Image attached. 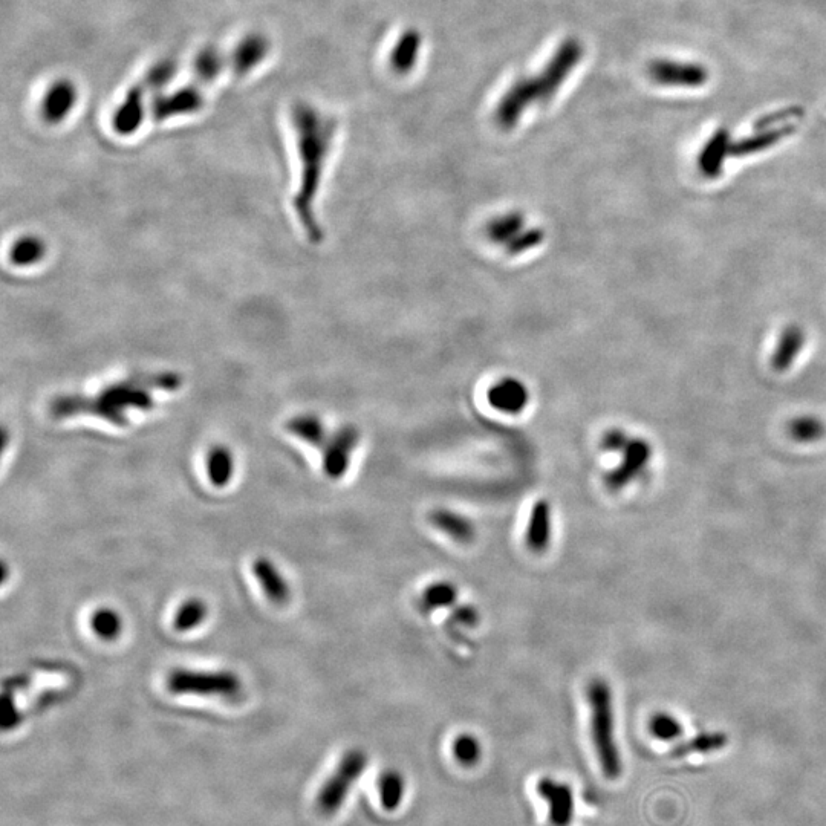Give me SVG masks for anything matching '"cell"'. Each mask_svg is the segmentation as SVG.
Returning <instances> with one entry per match:
<instances>
[{
	"label": "cell",
	"mask_w": 826,
	"mask_h": 826,
	"mask_svg": "<svg viewBox=\"0 0 826 826\" xmlns=\"http://www.w3.org/2000/svg\"><path fill=\"white\" fill-rule=\"evenodd\" d=\"M458 596V588L453 583L440 580L424 589L421 603L427 612H433L438 609L452 608L458 602Z\"/></svg>",
	"instance_id": "83f0119b"
},
{
	"label": "cell",
	"mask_w": 826,
	"mask_h": 826,
	"mask_svg": "<svg viewBox=\"0 0 826 826\" xmlns=\"http://www.w3.org/2000/svg\"><path fill=\"white\" fill-rule=\"evenodd\" d=\"M421 48H423V36L420 31L409 28L401 33L389 53V66L392 71L398 75H407L412 72L420 60Z\"/></svg>",
	"instance_id": "2e32d148"
},
{
	"label": "cell",
	"mask_w": 826,
	"mask_h": 826,
	"mask_svg": "<svg viewBox=\"0 0 826 826\" xmlns=\"http://www.w3.org/2000/svg\"><path fill=\"white\" fill-rule=\"evenodd\" d=\"M453 755L456 761L464 767H473L478 764L482 756L481 742L470 733L459 735L453 742Z\"/></svg>",
	"instance_id": "d6a6232c"
},
{
	"label": "cell",
	"mask_w": 826,
	"mask_h": 826,
	"mask_svg": "<svg viewBox=\"0 0 826 826\" xmlns=\"http://www.w3.org/2000/svg\"><path fill=\"white\" fill-rule=\"evenodd\" d=\"M652 459V446L643 438H631L622 452V461L606 473L605 485L609 492H622L623 488L640 478Z\"/></svg>",
	"instance_id": "ba28073f"
},
{
	"label": "cell",
	"mask_w": 826,
	"mask_h": 826,
	"mask_svg": "<svg viewBox=\"0 0 826 826\" xmlns=\"http://www.w3.org/2000/svg\"><path fill=\"white\" fill-rule=\"evenodd\" d=\"M225 59L216 48L202 49L193 63V74L199 83H212L221 75Z\"/></svg>",
	"instance_id": "f1b7e54d"
},
{
	"label": "cell",
	"mask_w": 826,
	"mask_h": 826,
	"mask_svg": "<svg viewBox=\"0 0 826 826\" xmlns=\"http://www.w3.org/2000/svg\"><path fill=\"white\" fill-rule=\"evenodd\" d=\"M826 427L822 420L813 415H802L788 424V433L796 443L811 444L822 440Z\"/></svg>",
	"instance_id": "f546056e"
},
{
	"label": "cell",
	"mask_w": 826,
	"mask_h": 826,
	"mask_svg": "<svg viewBox=\"0 0 826 826\" xmlns=\"http://www.w3.org/2000/svg\"><path fill=\"white\" fill-rule=\"evenodd\" d=\"M586 700L591 709V733L603 774L608 779L620 778L622 758L615 741L614 696L608 681L594 678L586 687Z\"/></svg>",
	"instance_id": "277c9868"
},
{
	"label": "cell",
	"mask_w": 826,
	"mask_h": 826,
	"mask_svg": "<svg viewBox=\"0 0 826 826\" xmlns=\"http://www.w3.org/2000/svg\"><path fill=\"white\" fill-rule=\"evenodd\" d=\"M91 628L101 640H115L123 631V623L117 611L111 608H100L92 614Z\"/></svg>",
	"instance_id": "1f68e13d"
},
{
	"label": "cell",
	"mask_w": 826,
	"mask_h": 826,
	"mask_svg": "<svg viewBox=\"0 0 826 826\" xmlns=\"http://www.w3.org/2000/svg\"><path fill=\"white\" fill-rule=\"evenodd\" d=\"M456 622L464 626H475L479 622V614L470 606H461L455 611Z\"/></svg>",
	"instance_id": "8d00e7d4"
},
{
	"label": "cell",
	"mask_w": 826,
	"mask_h": 826,
	"mask_svg": "<svg viewBox=\"0 0 826 826\" xmlns=\"http://www.w3.org/2000/svg\"><path fill=\"white\" fill-rule=\"evenodd\" d=\"M761 134L752 135L739 143H733L732 157L741 158L755 153L765 152L770 147L781 143L788 135L793 134V126L779 127V129H761Z\"/></svg>",
	"instance_id": "44dd1931"
},
{
	"label": "cell",
	"mask_w": 826,
	"mask_h": 826,
	"mask_svg": "<svg viewBox=\"0 0 826 826\" xmlns=\"http://www.w3.org/2000/svg\"><path fill=\"white\" fill-rule=\"evenodd\" d=\"M79 100V92L74 83L69 80H57L49 86L48 91L43 95L42 117L46 123L60 124L74 111Z\"/></svg>",
	"instance_id": "7c38bea8"
},
{
	"label": "cell",
	"mask_w": 826,
	"mask_h": 826,
	"mask_svg": "<svg viewBox=\"0 0 826 826\" xmlns=\"http://www.w3.org/2000/svg\"><path fill=\"white\" fill-rule=\"evenodd\" d=\"M629 441H631V438H629L628 433L620 429H611L603 435L602 447L606 452L622 453L625 447L628 446Z\"/></svg>",
	"instance_id": "d590c367"
},
{
	"label": "cell",
	"mask_w": 826,
	"mask_h": 826,
	"mask_svg": "<svg viewBox=\"0 0 826 826\" xmlns=\"http://www.w3.org/2000/svg\"><path fill=\"white\" fill-rule=\"evenodd\" d=\"M207 605L201 599H190L179 606L173 618V628L178 632L192 631L207 618Z\"/></svg>",
	"instance_id": "4dcf8cb0"
},
{
	"label": "cell",
	"mask_w": 826,
	"mask_h": 826,
	"mask_svg": "<svg viewBox=\"0 0 826 826\" xmlns=\"http://www.w3.org/2000/svg\"><path fill=\"white\" fill-rule=\"evenodd\" d=\"M45 241L39 236H22L10 248V262L16 267H33L46 256Z\"/></svg>",
	"instance_id": "484cf974"
},
{
	"label": "cell",
	"mask_w": 826,
	"mask_h": 826,
	"mask_svg": "<svg viewBox=\"0 0 826 826\" xmlns=\"http://www.w3.org/2000/svg\"><path fill=\"white\" fill-rule=\"evenodd\" d=\"M183 375L178 372H140L129 375L103 387L94 395H59L49 404L54 418L94 415L117 427L129 424V413L149 412L157 406L155 392L178 391L183 386Z\"/></svg>",
	"instance_id": "6da1fadb"
},
{
	"label": "cell",
	"mask_w": 826,
	"mask_h": 826,
	"mask_svg": "<svg viewBox=\"0 0 826 826\" xmlns=\"http://www.w3.org/2000/svg\"><path fill=\"white\" fill-rule=\"evenodd\" d=\"M585 57V45L579 37H566L554 49L553 56L539 71L522 75L501 95L495 108V123L504 131L518 126L525 112L545 106L556 98Z\"/></svg>",
	"instance_id": "3957f363"
},
{
	"label": "cell",
	"mask_w": 826,
	"mask_h": 826,
	"mask_svg": "<svg viewBox=\"0 0 826 826\" xmlns=\"http://www.w3.org/2000/svg\"><path fill=\"white\" fill-rule=\"evenodd\" d=\"M205 466H207L210 482L215 487H225L230 484L231 478L235 475V458L224 446H215L210 449L205 459Z\"/></svg>",
	"instance_id": "d4e9b609"
},
{
	"label": "cell",
	"mask_w": 826,
	"mask_h": 826,
	"mask_svg": "<svg viewBox=\"0 0 826 826\" xmlns=\"http://www.w3.org/2000/svg\"><path fill=\"white\" fill-rule=\"evenodd\" d=\"M537 793L548 804L550 822L554 826H570L574 819L573 788L556 779L542 778L537 782Z\"/></svg>",
	"instance_id": "8fae6325"
},
{
	"label": "cell",
	"mask_w": 826,
	"mask_h": 826,
	"mask_svg": "<svg viewBox=\"0 0 826 826\" xmlns=\"http://www.w3.org/2000/svg\"><path fill=\"white\" fill-rule=\"evenodd\" d=\"M649 730H651L654 738L664 742L675 741L683 735V726H681L680 721L675 716L664 712L655 713L652 716L651 722H649Z\"/></svg>",
	"instance_id": "836d02e7"
},
{
	"label": "cell",
	"mask_w": 826,
	"mask_h": 826,
	"mask_svg": "<svg viewBox=\"0 0 826 826\" xmlns=\"http://www.w3.org/2000/svg\"><path fill=\"white\" fill-rule=\"evenodd\" d=\"M805 346V332L799 325H788L782 329L778 343L771 357V366L776 372L790 371Z\"/></svg>",
	"instance_id": "ffe728a7"
},
{
	"label": "cell",
	"mask_w": 826,
	"mask_h": 826,
	"mask_svg": "<svg viewBox=\"0 0 826 826\" xmlns=\"http://www.w3.org/2000/svg\"><path fill=\"white\" fill-rule=\"evenodd\" d=\"M360 433L355 427H340L323 447V470L331 479H340L348 472L352 452L357 449Z\"/></svg>",
	"instance_id": "9c48e42d"
},
{
	"label": "cell",
	"mask_w": 826,
	"mask_h": 826,
	"mask_svg": "<svg viewBox=\"0 0 826 826\" xmlns=\"http://www.w3.org/2000/svg\"><path fill=\"white\" fill-rule=\"evenodd\" d=\"M490 404L504 413L522 412L528 403V394L518 381H505L490 392Z\"/></svg>",
	"instance_id": "603a6c76"
},
{
	"label": "cell",
	"mask_w": 826,
	"mask_h": 826,
	"mask_svg": "<svg viewBox=\"0 0 826 826\" xmlns=\"http://www.w3.org/2000/svg\"><path fill=\"white\" fill-rule=\"evenodd\" d=\"M378 793L384 810L395 811L406 793V781L397 770H386L378 779Z\"/></svg>",
	"instance_id": "4316f807"
},
{
	"label": "cell",
	"mask_w": 826,
	"mask_h": 826,
	"mask_svg": "<svg viewBox=\"0 0 826 826\" xmlns=\"http://www.w3.org/2000/svg\"><path fill=\"white\" fill-rule=\"evenodd\" d=\"M204 108V95L195 85L178 89L170 94L158 95L150 105V114L155 121L192 115Z\"/></svg>",
	"instance_id": "30bf717a"
},
{
	"label": "cell",
	"mask_w": 826,
	"mask_h": 826,
	"mask_svg": "<svg viewBox=\"0 0 826 826\" xmlns=\"http://www.w3.org/2000/svg\"><path fill=\"white\" fill-rule=\"evenodd\" d=\"M729 744V736L722 732H707L693 736L689 741L681 742L672 750V756L680 759L689 755H707L722 750Z\"/></svg>",
	"instance_id": "cb8c5ba5"
},
{
	"label": "cell",
	"mask_w": 826,
	"mask_h": 826,
	"mask_svg": "<svg viewBox=\"0 0 826 826\" xmlns=\"http://www.w3.org/2000/svg\"><path fill=\"white\" fill-rule=\"evenodd\" d=\"M287 430L303 443L323 449L328 441L325 424L316 415H297L287 423Z\"/></svg>",
	"instance_id": "7402d4cb"
},
{
	"label": "cell",
	"mask_w": 826,
	"mask_h": 826,
	"mask_svg": "<svg viewBox=\"0 0 826 826\" xmlns=\"http://www.w3.org/2000/svg\"><path fill=\"white\" fill-rule=\"evenodd\" d=\"M430 522L436 530L449 536L458 544H472L476 537L475 525L467 516L449 508H436L430 513Z\"/></svg>",
	"instance_id": "d6986e66"
},
{
	"label": "cell",
	"mask_w": 826,
	"mask_h": 826,
	"mask_svg": "<svg viewBox=\"0 0 826 826\" xmlns=\"http://www.w3.org/2000/svg\"><path fill=\"white\" fill-rule=\"evenodd\" d=\"M652 82L664 88L700 89L709 82V69L698 62L655 59L648 66Z\"/></svg>",
	"instance_id": "52a82bcc"
},
{
	"label": "cell",
	"mask_w": 826,
	"mask_h": 826,
	"mask_svg": "<svg viewBox=\"0 0 826 826\" xmlns=\"http://www.w3.org/2000/svg\"><path fill=\"white\" fill-rule=\"evenodd\" d=\"M175 74V63L170 62V60H164V62L157 63V65L153 66V68L147 72V75L144 77L141 85H143L146 89L158 91V89L164 88L170 80H173Z\"/></svg>",
	"instance_id": "e575fe53"
},
{
	"label": "cell",
	"mask_w": 826,
	"mask_h": 826,
	"mask_svg": "<svg viewBox=\"0 0 826 826\" xmlns=\"http://www.w3.org/2000/svg\"><path fill=\"white\" fill-rule=\"evenodd\" d=\"M293 126L297 134L300 158V186L294 198L297 218L311 242H320L323 231L314 212L326 161L331 153L337 123L308 103L293 109Z\"/></svg>",
	"instance_id": "7a4b0ae2"
},
{
	"label": "cell",
	"mask_w": 826,
	"mask_h": 826,
	"mask_svg": "<svg viewBox=\"0 0 826 826\" xmlns=\"http://www.w3.org/2000/svg\"><path fill=\"white\" fill-rule=\"evenodd\" d=\"M553 537V508L547 499H539L531 508L525 531V545L534 554H542L548 550Z\"/></svg>",
	"instance_id": "5bb4252c"
},
{
	"label": "cell",
	"mask_w": 826,
	"mask_h": 826,
	"mask_svg": "<svg viewBox=\"0 0 826 826\" xmlns=\"http://www.w3.org/2000/svg\"><path fill=\"white\" fill-rule=\"evenodd\" d=\"M253 574L270 602L279 606L287 605L291 597L290 585L270 559L259 557L254 560Z\"/></svg>",
	"instance_id": "ac0fdd59"
},
{
	"label": "cell",
	"mask_w": 826,
	"mask_h": 826,
	"mask_svg": "<svg viewBox=\"0 0 826 826\" xmlns=\"http://www.w3.org/2000/svg\"><path fill=\"white\" fill-rule=\"evenodd\" d=\"M270 53V42L262 34H250L244 37L231 54L230 65L236 75H247L256 66L264 62Z\"/></svg>",
	"instance_id": "e0dca14e"
},
{
	"label": "cell",
	"mask_w": 826,
	"mask_h": 826,
	"mask_svg": "<svg viewBox=\"0 0 826 826\" xmlns=\"http://www.w3.org/2000/svg\"><path fill=\"white\" fill-rule=\"evenodd\" d=\"M167 690L173 695L224 696L236 698L242 684L233 672H204V670L173 669L166 680Z\"/></svg>",
	"instance_id": "8992f818"
},
{
	"label": "cell",
	"mask_w": 826,
	"mask_h": 826,
	"mask_svg": "<svg viewBox=\"0 0 826 826\" xmlns=\"http://www.w3.org/2000/svg\"><path fill=\"white\" fill-rule=\"evenodd\" d=\"M732 135L721 127L704 144L698 155V170L707 179H716L724 172L727 158L732 157Z\"/></svg>",
	"instance_id": "4fadbf2b"
},
{
	"label": "cell",
	"mask_w": 826,
	"mask_h": 826,
	"mask_svg": "<svg viewBox=\"0 0 826 826\" xmlns=\"http://www.w3.org/2000/svg\"><path fill=\"white\" fill-rule=\"evenodd\" d=\"M368 767V756L363 750H349L340 759L339 765L335 767L332 776L326 779L325 784L317 794V810L323 816H334L339 813L340 808L348 799L352 785L361 778Z\"/></svg>",
	"instance_id": "5b68a950"
},
{
	"label": "cell",
	"mask_w": 826,
	"mask_h": 826,
	"mask_svg": "<svg viewBox=\"0 0 826 826\" xmlns=\"http://www.w3.org/2000/svg\"><path fill=\"white\" fill-rule=\"evenodd\" d=\"M144 91H146V88L141 83L134 86L131 91L127 92L123 103L115 111L114 118H112V127L121 137H129V135L135 134L143 124L144 117H146Z\"/></svg>",
	"instance_id": "9a60e30c"
}]
</instances>
